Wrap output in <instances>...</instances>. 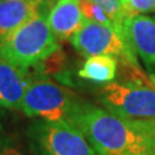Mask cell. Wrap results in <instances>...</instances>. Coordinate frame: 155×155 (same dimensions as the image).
Returning a JSON list of instances; mask_svg holds the SVG:
<instances>
[{"instance_id":"1","label":"cell","mask_w":155,"mask_h":155,"mask_svg":"<svg viewBox=\"0 0 155 155\" xmlns=\"http://www.w3.org/2000/svg\"><path fill=\"white\" fill-rule=\"evenodd\" d=\"M67 120L81 130L98 155H155V122L125 119L80 98Z\"/></svg>"},{"instance_id":"6","label":"cell","mask_w":155,"mask_h":155,"mask_svg":"<svg viewBox=\"0 0 155 155\" xmlns=\"http://www.w3.org/2000/svg\"><path fill=\"white\" fill-rule=\"evenodd\" d=\"M75 51L83 57L114 56L120 62L140 66L134 52L127 44L123 34L113 25H105L85 19L83 26L70 39Z\"/></svg>"},{"instance_id":"4","label":"cell","mask_w":155,"mask_h":155,"mask_svg":"<svg viewBox=\"0 0 155 155\" xmlns=\"http://www.w3.org/2000/svg\"><path fill=\"white\" fill-rule=\"evenodd\" d=\"M101 106L118 116L155 122V87L141 80L111 81L97 89Z\"/></svg>"},{"instance_id":"2","label":"cell","mask_w":155,"mask_h":155,"mask_svg":"<svg viewBox=\"0 0 155 155\" xmlns=\"http://www.w3.org/2000/svg\"><path fill=\"white\" fill-rule=\"evenodd\" d=\"M61 49L43 9L0 41V56L19 69L34 72L54 52Z\"/></svg>"},{"instance_id":"7","label":"cell","mask_w":155,"mask_h":155,"mask_svg":"<svg viewBox=\"0 0 155 155\" xmlns=\"http://www.w3.org/2000/svg\"><path fill=\"white\" fill-rule=\"evenodd\" d=\"M122 32L137 60L143 64L149 79L155 87V17L125 14Z\"/></svg>"},{"instance_id":"8","label":"cell","mask_w":155,"mask_h":155,"mask_svg":"<svg viewBox=\"0 0 155 155\" xmlns=\"http://www.w3.org/2000/svg\"><path fill=\"white\" fill-rule=\"evenodd\" d=\"M32 76L31 71L19 69L0 56V107L19 110Z\"/></svg>"},{"instance_id":"13","label":"cell","mask_w":155,"mask_h":155,"mask_svg":"<svg viewBox=\"0 0 155 155\" xmlns=\"http://www.w3.org/2000/svg\"><path fill=\"white\" fill-rule=\"evenodd\" d=\"M127 14H146L155 12V0H120Z\"/></svg>"},{"instance_id":"12","label":"cell","mask_w":155,"mask_h":155,"mask_svg":"<svg viewBox=\"0 0 155 155\" xmlns=\"http://www.w3.org/2000/svg\"><path fill=\"white\" fill-rule=\"evenodd\" d=\"M79 4H80L81 12H83L85 19L98 22V23H105V25H113V22H111L109 16L104 12V9L101 8L94 0H79Z\"/></svg>"},{"instance_id":"3","label":"cell","mask_w":155,"mask_h":155,"mask_svg":"<svg viewBox=\"0 0 155 155\" xmlns=\"http://www.w3.org/2000/svg\"><path fill=\"white\" fill-rule=\"evenodd\" d=\"M27 141L31 155H98L69 120L36 119L27 129Z\"/></svg>"},{"instance_id":"14","label":"cell","mask_w":155,"mask_h":155,"mask_svg":"<svg viewBox=\"0 0 155 155\" xmlns=\"http://www.w3.org/2000/svg\"><path fill=\"white\" fill-rule=\"evenodd\" d=\"M0 155H23L19 145L0 129Z\"/></svg>"},{"instance_id":"10","label":"cell","mask_w":155,"mask_h":155,"mask_svg":"<svg viewBox=\"0 0 155 155\" xmlns=\"http://www.w3.org/2000/svg\"><path fill=\"white\" fill-rule=\"evenodd\" d=\"M44 0H2L0 2V41L35 14Z\"/></svg>"},{"instance_id":"16","label":"cell","mask_w":155,"mask_h":155,"mask_svg":"<svg viewBox=\"0 0 155 155\" xmlns=\"http://www.w3.org/2000/svg\"><path fill=\"white\" fill-rule=\"evenodd\" d=\"M0 2H2V0H0Z\"/></svg>"},{"instance_id":"11","label":"cell","mask_w":155,"mask_h":155,"mask_svg":"<svg viewBox=\"0 0 155 155\" xmlns=\"http://www.w3.org/2000/svg\"><path fill=\"white\" fill-rule=\"evenodd\" d=\"M118 58L114 56H92L84 61L78 71V76L94 84H109L118 74Z\"/></svg>"},{"instance_id":"9","label":"cell","mask_w":155,"mask_h":155,"mask_svg":"<svg viewBox=\"0 0 155 155\" xmlns=\"http://www.w3.org/2000/svg\"><path fill=\"white\" fill-rule=\"evenodd\" d=\"M84 21L79 0H57L48 13L51 30L58 41L70 40Z\"/></svg>"},{"instance_id":"5","label":"cell","mask_w":155,"mask_h":155,"mask_svg":"<svg viewBox=\"0 0 155 155\" xmlns=\"http://www.w3.org/2000/svg\"><path fill=\"white\" fill-rule=\"evenodd\" d=\"M78 97L64 85L43 75L32 76L19 110L28 118L43 120H67Z\"/></svg>"},{"instance_id":"15","label":"cell","mask_w":155,"mask_h":155,"mask_svg":"<svg viewBox=\"0 0 155 155\" xmlns=\"http://www.w3.org/2000/svg\"><path fill=\"white\" fill-rule=\"evenodd\" d=\"M0 129H2V127H0Z\"/></svg>"}]
</instances>
